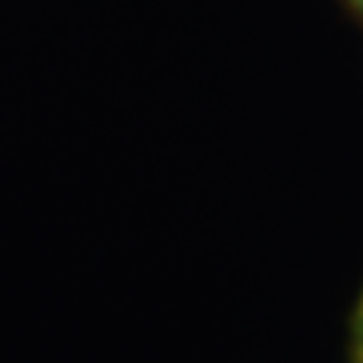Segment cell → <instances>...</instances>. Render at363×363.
<instances>
[{
    "label": "cell",
    "instance_id": "obj_1",
    "mask_svg": "<svg viewBox=\"0 0 363 363\" xmlns=\"http://www.w3.org/2000/svg\"><path fill=\"white\" fill-rule=\"evenodd\" d=\"M357 363H363V306H360V318H357Z\"/></svg>",
    "mask_w": 363,
    "mask_h": 363
},
{
    "label": "cell",
    "instance_id": "obj_2",
    "mask_svg": "<svg viewBox=\"0 0 363 363\" xmlns=\"http://www.w3.org/2000/svg\"><path fill=\"white\" fill-rule=\"evenodd\" d=\"M357 4H360V6H363V0H357Z\"/></svg>",
    "mask_w": 363,
    "mask_h": 363
}]
</instances>
